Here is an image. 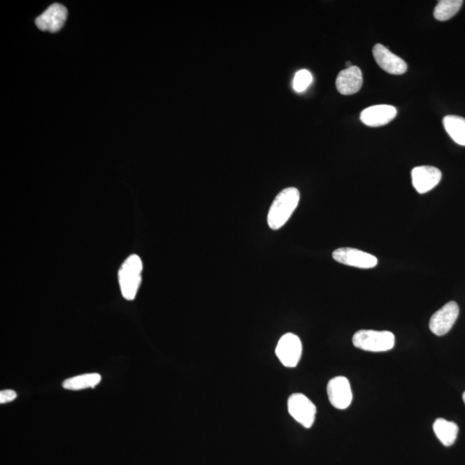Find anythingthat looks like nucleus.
I'll return each instance as SVG.
<instances>
[{
    "mask_svg": "<svg viewBox=\"0 0 465 465\" xmlns=\"http://www.w3.org/2000/svg\"><path fill=\"white\" fill-rule=\"evenodd\" d=\"M300 201L299 189L289 187L279 192L268 213V225L273 230L281 229L291 218Z\"/></svg>",
    "mask_w": 465,
    "mask_h": 465,
    "instance_id": "nucleus-1",
    "label": "nucleus"
},
{
    "mask_svg": "<svg viewBox=\"0 0 465 465\" xmlns=\"http://www.w3.org/2000/svg\"><path fill=\"white\" fill-rule=\"evenodd\" d=\"M143 262L138 255H132L122 264L118 271V281L122 296L126 300L136 299L141 282Z\"/></svg>",
    "mask_w": 465,
    "mask_h": 465,
    "instance_id": "nucleus-2",
    "label": "nucleus"
},
{
    "mask_svg": "<svg viewBox=\"0 0 465 465\" xmlns=\"http://www.w3.org/2000/svg\"><path fill=\"white\" fill-rule=\"evenodd\" d=\"M395 341V336L389 331L359 330L352 338L355 348L372 352L389 351Z\"/></svg>",
    "mask_w": 465,
    "mask_h": 465,
    "instance_id": "nucleus-3",
    "label": "nucleus"
},
{
    "mask_svg": "<svg viewBox=\"0 0 465 465\" xmlns=\"http://www.w3.org/2000/svg\"><path fill=\"white\" fill-rule=\"evenodd\" d=\"M288 411L292 417L305 429H310L313 426L316 407L303 394L296 393L289 397Z\"/></svg>",
    "mask_w": 465,
    "mask_h": 465,
    "instance_id": "nucleus-4",
    "label": "nucleus"
},
{
    "mask_svg": "<svg viewBox=\"0 0 465 465\" xmlns=\"http://www.w3.org/2000/svg\"><path fill=\"white\" fill-rule=\"evenodd\" d=\"M303 344L296 334L288 333L279 340L276 348V355L282 366L294 368L299 364L302 357Z\"/></svg>",
    "mask_w": 465,
    "mask_h": 465,
    "instance_id": "nucleus-5",
    "label": "nucleus"
},
{
    "mask_svg": "<svg viewBox=\"0 0 465 465\" xmlns=\"http://www.w3.org/2000/svg\"><path fill=\"white\" fill-rule=\"evenodd\" d=\"M333 258L336 262L343 265L361 268V269H371L378 265L377 257L361 251L359 249L352 248H338L333 252Z\"/></svg>",
    "mask_w": 465,
    "mask_h": 465,
    "instance_id": "nucleus-6",
    "label": "nucleus"
},
{
    "mask_svg": "<svg viewBox=\"0 0 465 465\" xmlns=\"http://www.w3.org/2000/svg\"><path fill=\"white\" fill-rule=\"evenodd\" d=\"M459 315V307L452 301L444 305L441 310L431 315L429 329L431 333L437 336H443L448 334L457 321Z\"/></svg>",
    "mask_w": 465,
    "mask_h": 465,
    "instance_id": "nucleus-7",
    "label": "nucleus"
},
{
    "mask_svg": "<svg viewBox=\"0 0 465 465\" xmlns=\"http://www.w3.org/2000/svg\"><path fill=\"white\" fill-rule=\"evenodd\" d=\"M330 403L337 409L348 408L352 401L351 385L347 378L336 377L331 379L327 387Z\"/></svg>",
    "mask_w": 465,
    "mask_h": 465,
    "instance_id": "nucleus-8",
    "label": "nucleus"
},
{
    "mask_svg": "<svg viewBox=\"0 0 465 465\" xmlns=\"http://www.w3.org/2000/svg\"><path fill=\"white\" fill-rule=\"evenodd\" d=\"M412 183L420 194H425L440 183L442 173L440 169L431 166H416L411 172Z\"/></svg>",
    "mask_w": 465,
    "mask_h": 465,
    "instance_id": "nucleus-9",
    "label": "nucleus"
},
{
    "mask_svg": "<svg viewBox=\"0 0 465 465\" xmlns=\"http://www.w3.org/2000/svg\"><path fill=\"white\" fill-rule=\"evenodd\" d=\"M66 17L68 9L62 3H55L36 17V24L42 31L57 32L64 26Z\"/></svg>",
    "mask_w": 465,
    "mask_h": 465,
    "instance_id": "nucleus-10",
    "label": "nucleus"
},
{
    "mask_svg": "<svg viewBox=\"0 0 465 465\" xmlns=\"http://www.w3.org/2000/svg\"><path fill=\"white\" fill-rule=\"evenodd\" d=\"M373 57L378 65L388 73L400 76L407 72V63L382 44H375Z\"/></svg>",
    "mask_w": 465,
    "mask_h": 465,
    "instance_id": "nucleus-11",
    "label": "nucleus"
},
{
    "mask_svg": "<svg viewBox=\"0 0 465 465\" xmlns=\"http://www.w3.org/2000/svg\"><path fill=\"white\" fill-rule=\"evenodd\" d=\"M396 115L397 110L392 106H373L361 113L360 120L369 127H381L394 120Z\"/></svg>",
    "mask_w": 465,
    "mask_h": 465,
    "instance_id": "nucleus-12",
    "label": "nucleus"
},
{
    "mask_svg": "<svg viewBox=\"0 0 465 465\" xmlns=\"http://www.w3.org/2000/svg\"><path fill=\"white\" fill-rule=\"evenodd\" d=\"M363 85L362 72L358 66L342 70L336 79V88L342 95H352L358 92Z\"/></svg>",
    "mask_w": 465,
    "mask_h": 465,
    "instance_id": "nucleus-13",
    "label": "nucleus"
},
{
    "mask_svg": "<svg viewBox=\"0 0 465 465\" xmlns=\"http://www.w3.org/2000/svg\"><path fill=\"white\" fill-rule=\"evenodd\" d=\"M434 431L437 438L445 446H451L457 440L459 427L456 423L445 419H437L434 424Z\"/></svg>",
    "mask_w": 465,
    "mask_h": 465,
    "instance_id": "nucleus-14",
    "label": "nucleus"
},
{
    "mask_svg": "<svg viewBox=\"0 0 465 465\" xmlns=\"http://www.w3.org/2000/svg\"><path fill=\"white\" fill-rule=\"evenodd\" d=\"M101 375L99 373H90L77 375L70 378L63 382V388L69 390H82L85 389H93L101 382Z\"/></svg>",
    "mask_w": 465,
    "mask_h": 465,
    "instance_id": "nucleus-15",
    "label": "nucleus"
},
{
    "mask_svg": "<svg viewBox=\"0 0 465 465\" xmlns=\"http://www.w3.org/2000/svg\"><path fill=\"white\" fill-rule=\"evenodd\" d=\"M443 124L456 143L465 146V119L459 116H446L443 119Z\"/></svg>",
    "mask_w": 465,
    "mask_h": 465,
    "instance_id": "nucleus-16",
    "label": "nucleus"
},
{
    "mask_svg": "<svg viewBox=\"0 0 465 465\" xmlns=\"http://www.w3.org/2000/svg\"><path fill=\"white\" fill-rule=\"evenodd\" d=\"M462 0H441L434 9V17L438 21H446L459 12L463 5Z\"/></svg>",
    "mask_w": 465,
    "mask_h": 465,
    "instance_id": "nucleus-17",
    "label": "nucleus"
},
{
    "mask_svg": "<svg viewBox=\"0 0 465 465\" xmlns=\"http://www.w3.org/2000/svg\"><path fill=\"white\" fill-rule=\"evenodd\" d=\"M313 81V76L310 71L302 69L296 73L293 79V89L296 92H303Z\"/></svg>",
    "mask_w": 465,
    "mask_h": 465,
    "instance_id": "nucleus-18",
    "label": "nucleus"
},
{
    "mask_svg": "<svg viewBox=\"0 0 465 465\" xmlns=\"http://www.w3.org/2000/svg\"><path fill=\"white\" fill-rule=\"evenodd\" d=\"M17 397V394L12 389H6L0 392V403L6 404L13 401Z\"/></svg>",
    "mask_w": 465,
    "mask_h": 465,
    "instance_id": "nucleus-19",
    "label": "nucleus"
},
{
    "mask_svg": "<svg viewBox=\"0 0 465 465\" xmlns=\"http://www.w3.org/2000/svg\"><path fill=\"white\" fill-rule=\"evenodd\" d=\"M347 66H348V69L351 68V66H352V63L350 62H347Z\"/></svg>",
    "mask_w": 465,
    "mask_h": 465,
    "instance_id": "nucleus-20",
    "label": "nucleus"
},
{
    "mask_svg": "<svg viewBox=\"0 0 465 465\" xmlns=\"http://www.w3.org/2000/svg\"><path fill=\"white\" fill-rule=\"evenodd\" d=\"M463 400H464V403L465 404V392L463 394Z\"/></svg>",
    "mask_w": 465,
    "mask_h": 465,
    "instance_id": "nucleus-21",
    "label": "nucleus"
}]
</instances>
